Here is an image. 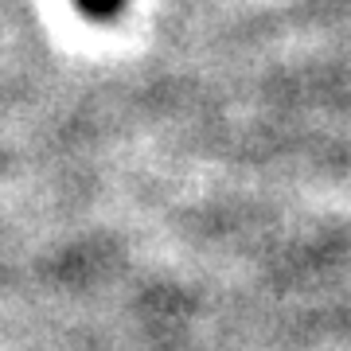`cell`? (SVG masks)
<instances>
[{
  "label": "cell",
  "mask_w": 351,
  "mask_h": 351,
  "mask_svg": "<svg viewBox=\"0 0 351 351\" xmlns=\"http://www.w3.org/2000/svg\"><path fill=\"white\" fill-rule=\"evenodd\" d=\"M78 12L90 16V20H113V16L125 8V0H75Z\"/></svg>",
  "instance_id": "6da1fadb"
}]
</instances>
